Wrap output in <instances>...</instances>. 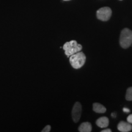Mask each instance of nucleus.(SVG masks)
<instances>
[{
    "mask_svg": "<svg viewBox=\"0 0 132 132\" xmlns=\"http://www.w3.org/2000/svg\"><path fill=\"white\" fill-rule=\"evenodd\" d=\"M69 62L72 67L75 69H79L85 65L86 56L83 53L78 52L69 57Z\"/></svg>",
    "mask_w": 132,
    "mask_h": 132,
    "instance_id": "obj_1",
    "label": "nucleus"
},
{
    "mask_svg": "<svg viewBox=\"0 0 132 132\" xmlns=\"http://www.w3.org/2000/svg\"><path fill=\"white\" fill-rule=\"evenodd\" d=\"M120 47L126 49L129 48L132 44V31L128 28H124L120 32L119 38Z\"/></svg>",
    "mask_w": 132,
    "mask_h": 132,
    "instance_id": "obj_2",
    "label": "nucleus"
},
{
    "mask_svg": "<svg viewBox=\"0 0 132 132\" xmlns=\"http://www.w3.org/2000/svg\"><path fill=\"white\" fill-rule=\"evenodd\" d=\"M82 48V45L78 44L76 40H71L70 42H67L65 43L63 45V49L65 55L69 57L72 54L80 52Z\"/></svg>",
    "mask_w": 132,
    "mask_h": 132,
    "instance_id": "obj_3",
    "label": "nucleus"
},
{
    "mask_svg": "<svg viewBox=\"0 0 132 132\" xmlns=\"http://www.w3.org/2000/svg\"><path fill=\"white\" fill-rule=\"evenodd\" d=\"M112 15L111 8L109 7H103L99 9L97 11V17L100 20L106 21L109 20Z\"/></svg>",
    "mask_w": 132,
    "mask_h": 132,
    "instance_id": "obj_4",
    "label": "nucleus"
},
{
    "mask_svg": "<svg viewBox=\"0 0 132 132\" xmlns=\"http://www.w3.org/2000/svg\"><path fill=\"white\" fill-rule=\"evenodd\" d=\"M82 106L80 102H77L74 104L72 111V117L73 122L77 123L80 120L81 115Z\"/></svg>",
    "mask_w": 132,
    "mask_h": 132,
    "instance_id": "obj_5",
    "label": "nucleus"
},
{
    "mask_svg": "<svg viewBox=\"0 0 132 132\" xmlns=\"http://www.w3.org/2000/svg\"><path fill=\"white\" fill-rule=\"evenodd\" d=\"M118 129L121 132H128L132 130V125L128 122L120 121L118 125Z\"/></svg>",
    "mask_w": 132,
    "mask_h": 132,
    "instance_id": "obj_6",
    "label": "nucleus"
},
{
    "mask_svg": "<svg viewBox=\"0 0 132 132\" xmlns=\"http://www.w3.org/2000/svg\"><path fill=\"white\" fill-rule=\"evenodd\" d=\"M109 119L107 117H101L96 121V124L98 127L100 128H106L109 125Z\"/></svg>",
    "mask_w": 132,
    "mask_h": 132,
    "instance_id": "obj_7",
    "label": "nucleus"
},
{
    "mask_svg": "<svg viewBox=\"0 0 132 132\" xmlns=\"http://www.w3.org/2000/svg\"><path fill=\"white\" fill-rule=\"evenodd\" d=\"M78 131L80 132H90L92 131V125L89 122H82L78 127Z\"/></svg>",
    "mask_w": 132,
    "mask_h": 132,
    "instance_id": "obj_8",
    "label": "nucleus"
},
{
    "mask_svg": "<svg viewBox=\"0 0 132 132\" xmlns=\"http://www.w3.org/2000/svg\"><path fill=\"white\" fill-rule=\"evenodd\" d=\"M93 110L97 113H105L106 111V109L103 105L99 103H94L93 104Z\"/></svg>",
    "mask_w": 132,
    "mask_h": 132,
    "instance_id": "obj_9",
    "label": "nucleus"
},
{
    "mask_svg": "<svg viewBox=\"0 0 132 132\" xmlns=\"http://www.w3.org/2000/svg\"><path fill=\"white\" fill-rule=\"evenodd\" d=\"M125 99L128 101H132V86L128 87L127 89Z\"/></svg>",
    "mask_w": 132,
    "mask_h": 132,
    "instance_id": "obj_10",
    "label": "nucleus"
},
{
    "mask_svg": "<svg viewBox=\"0 0 132 132\" xmlns=\"http://www.w3.org/2000/svg\"><path fill=\"white\" fill-rule=\"evenodd\" d=\"M50 130H51V126L50 125H48L45 127V128H44V129L42 130V132H49Z\"/></svg>",
    "mask_w": 132,
    "mask_h": 132,
    "instance_id": "obj_11",
    "label": "nucleus"
},
{
    "mask_svg": "<svg viewBox=\"0 0 132 132\" xmlns=\"http://www.w3.org/2000/svg\"><path fill=\"white\" fill-rule=\"evenodd\" d=\"M127 122L128 123H131L132 124V114H130L127 118Z\"/></svg>",
    "mask_w": 132,
    "mask_h": 132,
    "instance_id": "obj_12",
    "label": "nucleus"
},
{
    "mask_svg": "<svg viewBox=\"0 0 132 132\" xmlns=\"http://www.w3.org/2000/svg\"><path fill=\"white\" fill-rule=\"evenodd\" d=\"M123 112H125V113H129V112L130 111V110L128 108H123Z\"/></svg>",
    "mask_w": 132,
    "mask_h": 132,
    "instance_id": "obj_13",
    "label": "nucleus"
},
{
    "mask_svg": "<svg viewBox=\"0 0 132 132\" xmlns=\"http://www.w3.org/2000/svg\"><path fill=\"white\" fill-rule=\"evenodd\" d=\"M102 132H111V130L110 129H105L103 130H102Z\"/></svg>",
    "mask_w": 132,
    "mask_h": 132,
    "instance_id": "obj_14",
    "label": "nucleus"
},
{
    "mask_svg": "<svg viewBox=\"0 0 132 132\" xmlns=\"http://www.w3.org/2000/svg\"><path fill=\"white\" fill-rule=\"evenodd\" d=\"M111 116L113 117V118H116V114L112 113V114H111Z\"/></svg>",
    "mask_w": 132,
    "mask_h": 132,
    "instance_id": "obj_15",
    "label": "nucleus"
},
{
    "mask_svg": "<svg viewBox=\"0 0 132 132\" xmlns=\"http://www.w3.org/2000/svg\"><path fill=\"white\" fill-rule=\"evenodd\" d=\"M63 1H70V0H63Z\"/></svg>",
    "mask_w": 132,
    "mask_h": 132,
    "instance_id": "obj_16",
    "label": "nucleus"
},
{
    "mask_svg": "<svg viewBox=\"0 0 132 132\" xmlns=\"http://www.w3.org/2000/svg\"><path fill=\"white\" fill-rule=\"evenodd\" d=\"M119 1H122V0H119Z\"/></svg>",
    "mask_w": 132,
    "mask_h": 132,
    "instance_id": "obj_17",
    "label": "nucleus"
}]
</instances>
